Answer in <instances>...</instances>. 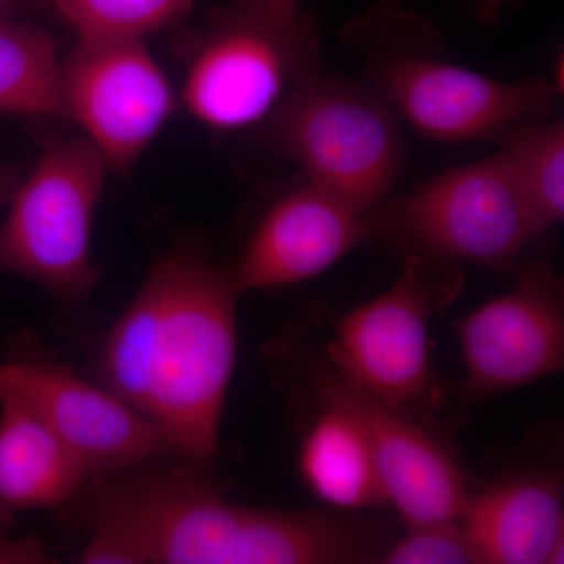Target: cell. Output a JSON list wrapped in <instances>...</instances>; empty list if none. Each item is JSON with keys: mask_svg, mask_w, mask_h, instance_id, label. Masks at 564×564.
Returning a JSON list of instances; mask_svg holds the SVG:
<instances>
[{"mask_svg": "<svg viewBox=\"0 0 564 564\" xmlns=\"http://www.w3.org/2000/svg\"><path fill=\"white\" fill-rule=\"evenodd\" d=\"M161 456L90 475L62 508L90 533L74 562L362 564L378 563L392 541L388 525L356 511L229 502L206 470Z\"/></svg>", "mask_w": 564, "mask_h": 564, "instance_id": "cell-1", "label": "cell"}, {"mask_svg": "<svg viewBox=\"0 0 564 564\" xmlns=\"http://www.w3.org/2000/svg\"><path fill=\"white\" fill-rule=\"evenodd\" d=\"M231 270L180 245L155 261L104 336V388L143 415L170 456L209 473L236 367L237 299Z\"/></svg>", "mask_w": 564, "mask_h": 564, "instance_id": "cell-2", "label": "cell"}, {"mask_svg": "<svg viewBox=\"0 0 564 564\" xmlns=\"http://www.w3.org/2000/svg\"><path fill=\"white\" fill-rule=\"evenodd\" d=\"M182 102L218 131L270 118L285 96L321 68V40L302 10L270 0H232L185 40Z\"/></svg>", "mask_w": 564, "mask_h": 564, "instance_id": "cell-3", "label": "cell"}, {"mask_svg": "<svg viewBox=\"0 0 564 564\" xmlns=\"http://www.w3.org/2000/svg\"><path fill=\"white\" fill-rule=\"evenodd\" d=\"M462 285L455 263L406 256L388 291L334 318L323 358L377 402L433 426L441 393L430 359V322Z\"/></svg>", "mask_w": 564, "mask_h": 564, "instance_id": "cell-4", "label": "cell"}, {"mask_svg": "<svg viewBox=\"0 0 564 564\" xmlns=\"http://www.w3.org/2000/svg\"><path fill=\"white\" fill-rule=\"evenodd\" d=\"M367 239L406 256L513 270L536 239L524 195L502 154L448 170L366 215Z\"/></svg>", "mask_w": 564, "mask_h": 564, "instance_id": "cell-5", "label": "cell"}, {"mask_svg": "<svg viewBox=\"0 0 564 564\" xmlns=\"http://www.w3.org/2000/svg\"><path fill=\"white\" fill-rule=\"evenodd\" d=\"M270 140L307 181L356 209L383 203L403 169L399 117L373 88L315 74L269 118Z\"/></svg>", "mask_w": 564, "mask_h": 564, "instance_id": "cell-6", "label": "cell"}, {"mask_svg": "<svg viewBox=\"0 0 564 564\" xmlns=\"http://www.w3.org/2000/svg\"><path fill=\"white\" fill-rule=\"evenodd\" d=\"M109 172L88 139L51 143L11 196L0 226V272L36 282L68 306L84 303L102 273L91 237Z\"/></svg>", "mask_w": 564, "mask_h": 564, "instance_id": "cell-7", "label": "cell"}, {"mask_svg": "<svg viewBox=\"0 0 564 564\" xmlns=\"http://www.w3.org/2000/svg\"><path fill=\"white\" fill-rule=\"evenodd\" d=\"M288 358L296 383L315 402L347 411L372 445L389 502L404 525L415 527L462 518L470 491L462 466L433 426L397 413L356 388L306 340L276 344Z\"/></svg>", "mask_w": 564, "mask_h": 564, "instance_id": "cell-8", "label": "cell"}, {"mask_svg": "<svg viewBox=\"0 0 564 564\" xmlns=\"http://www.w3.org/2000/svg\"><path fill=\"white\" fill-rule=\"evenodd\" d=\"M66 118L84 128L110 172L129 174L176 110L143 40L79 36L61 62Z\"/></svg>", "mask_w": 564, "mask_h": 564, "instance_id": "cell-9", "label": "cell"}, {"mask_svg": "<svg viewBox=\"0 0 564 564\" xmlns=\"http://www.w3.org/2000/svg\"><path fill=\"white\" fill-rule=\"evenodd\" d=\"M372 88L397 117L443 143L499 140L518 122L547 118L558 88L503 82L422 54H388L369 65Z\"/></svg>", "mask_w": 564, "mask_h": 564, "instance_id": "cell-10", "label": "cell"}, {"mask_svg": "<svg viewBox=\"0 0 564 564\" xmlns=\"http://www.w3.org/2000/svg\"><path fill=\"white\" fill-rule=\"evenodd\" d=\"M464 399L481 402L554 377L564 367L563 282L547 261L529 263L513 291L455 322Z\"/></svg>", "mask_w": 564, "mask_h": 564, "instance_id": "cell-11", "label": "cell"}, {"mask_svg": "<svg viewBox=\"0 0 564 564\" xmlns=\"http://www.w3.org/2000/svg\"><path fill=\"white\" fill-rule=\"evenodd\" d=\"M0 397H13L39 415L90 475L170 455L143 415L52 359L18 355L0 362Z\"/></svg>", "mask_w": 564, "mask_h": 564, "instance_id": "cell-12", "label": "cell"}, {"mask_svg": "<svg viewBox=\"0 0 564 564\" xmlns=\"http://www.w3.org/2000/svg\"><path fill=\"white\" fill-rule=\"evenodd\" d=\"M367 239L366 214L307 181L270 207L231 270L240 293L317 276Z\"/></svg>", "mask_w": 564, "mask_h": 564, "instance_id": "cell-13", "label": "cell"}, {"mask_svg": "<svg viewBox=\"0 0 564 564\" xmlns=\"http://www.w3.org/2000/svg\"><path fill=\"white\" fill-rule=\"evenodd\" d=\"M462 522L480 564H562L563 478L554 469H522L470 494Z\"/></svg>", "mask_w": 564, "mask_h": 564, "instance_id": "cell-14", "label": "cell"}, {"mask_svg": "<svg viewBox=\"0 0 564 564\" xmlns=\"http://www.w3.org/2000/svg\"><path fill=\"white\" fill-rule=\"evenodd\" d=\"M90 477L80 459L39 415L0 397V513L63 508Z\"/></svg>", "mask_w": 564, "mask_h": 564, "instance_id": "cell-15", "label": "cell"}, {"mask_svg": "<svg viewBox=\"0 0 564 564\" xmlns=\"http://www.w3.org/2000/svg\"><path fill=\"white\" fill-rule=\"evenodd\" d=\"M317 403L321 411L306 430L299 455L307 489L334 510H380L391 503L362 426L347 411Z\"/></svg>", "mask_w": 564, "mask_h": 564, "instance_id": "cell-16", "label": "cell"}, {"mask_svg": "<svg viewBox=\"0 0 564 564\" xmlns=\"http://www.w3.org/2000/svg\"><path fill=\"white\" fill-rule=\"evenodd\" d=\"M0 111L66 118L55 41L36 25L0 18Z\"/></svg>", "mask_w": 564, "mask_h": 564, "instance_id": "cell-17", "label": "cell"}, {"mask_svg": "<svg viewBox=\"0 0 564 564\" xmlns=\"http://www.w3.org/2000/svg\"><path fill=\"white\" fill-rule=\"evenodd\" d=\"M500 154L510 165L532 217L534 234L543 236L563 220V121L527 120L499 137Z\"/></svg>", "mask_w": 564, "mask_h": 564, "instance_id": "cell-18", "label": "cell"}, {"mask_svg": "<svg viewBox=\"0 0 564 564\" xmlns=\"http://www.w3.org/2000/svg\"><path fill=\"white\" fill-rule=\"evenodd\" d=\"M77 36L132 39L166 31L184 21L198 0H43Z\"/></svg>", "mask_w": 564, "mask_h": 564, "instance_id": "cell-19", "label": "cell"}, {"mask_svg": "<svg viewBox=\"0 0 564 564\" xmlns=\"http://www.w3.org/2000/svg\"><path fill=\"white\" fill-rule=\"evenodd\" d=\"M380 564H480L462 519L406 527L386 547Z\"/></svg>", "mask_w": 564, "mask_h": 564, "instance_id": "cell-20", "label": "cell"}, {"mask_svg": "<svg viewBox=\"0 0 564 564\" xmlns=\"http://www.w3.org/2000/svg\"><path fill=\"white\" fill-rule=\"evenodd\" d=\"M14 519L0 513V564H46L50 555L33 536H11Z\"/></svg>", "mask_w": 564, "mask_h": 564, "instance_id": "cell-21", "label": "cell"}, {"mask_svg": "<svg viewBox=\"0 0 564 564\" xmlns=\"http://www.w3.org/2000/svg\"><path fill=\"white\" fill-rule=\"evenodd\" d=\"M28 170L13 163H0V207L10 203L11 196L20 187Z\"/></svg>", "mask_w": 564, "mask_h": 564, "instance_id": "cell-22", "label": "cell"}, {"mask_svg": "<svg viewBox=\"0 0 564 564\" xmlns=\"http://www.w3.org/2000/svg\"><path fill=\"white\" fill-rule=\"evenodd\" d=\"M514 2H518V0H478L477 17L486 24L496 22L502 14L503 7Z\"/></svg>", "mask_w": 564, "mask_h": 564, "instance_id": "cell-23", "label": "cell"}, {"mask_svg": "<svg viewBox=\"0 0 564 564\" xmlns=\"http://www.w3.org/2000/svg\"><path fill=\"white\" fill-rule=\"evenodd\" d=\"M35 0H0V18L2 20H14L20 11L31 7Z\"/></svg>", "mask_w": 564, "mask_h": 564, "instance_id": "cell-24", "label": "cell"}, {"mask_svg": "<svg viewBox=\"0 0 564 564\" xmlns=\"http://www.w3.org/2000/svg\"><path fill=\"white\" fill-rule=\"evenodd\" d=\"M274 6L282 7V9L300 11L306 0H270Z\"/></svg>", "mask_w": 564, "mask_h": 564, "instance_id": "cell-25", "label": "cell"}]
</instances>
